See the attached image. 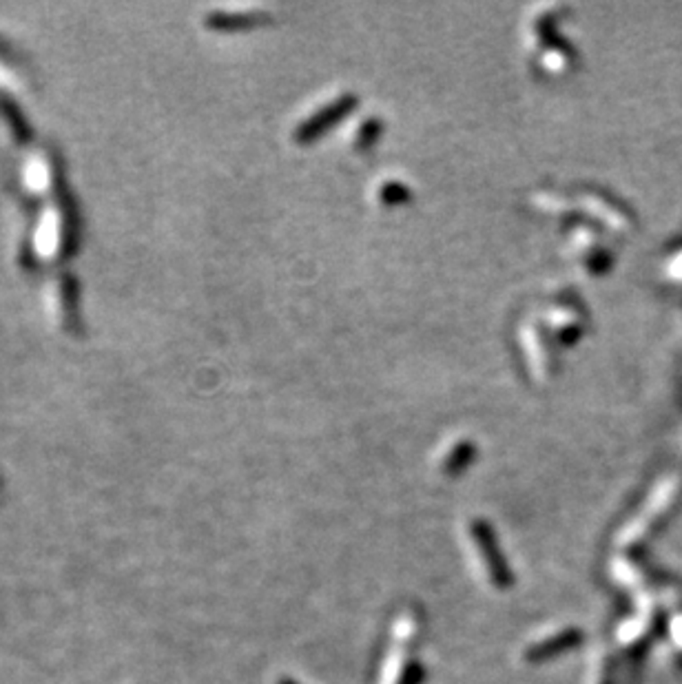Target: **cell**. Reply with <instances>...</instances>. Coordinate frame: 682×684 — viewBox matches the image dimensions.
<instances>
[{
	"instance_id": "1",
	"label": "cell",
	"mask_w": 682,
	"mask_h": 684,
	"mask_svg": "<svg viewBox=\"0 0 682 684\" xmlns=\"http://www.w3.org/2000/svg\"><path fill=\"white\" fill-rule=\"evenodd\" d=\"M417 627L419 621L415 616H403L394 625V645L390 651L386 664H383L382 684H419L424 678V669L417 660L408 663L406 660V645L417 636Z\"/></svg>"
},
{
	"instance_id": "2",
	"label": "cell",
	"mask_w": 682,
	"mask_h": 684,
	"mask_svg": "<svg viewBox=\"0 0 682 684\" xmlns=\"http://www.w3.org/2000/svg\"><path fill=\"white\" fill-rule=\"evenodd\" d=\"M475 543L476 547H479L476 552H479L481 561H484L490 583L494 585L496 589H508L509 585H512V574H509L508 562H505V558L501 556V549L496 547V541L494 536H492L487 525H476Z\"/></svg>"
},
{
	"instance_id": "3",
	"label": "cell",
	"mask_w": 682,
	"mask_h": 684,
	"mask_svg": "<svg viewBox=\"0 0 682 684\" xmlns=\"http://www.w3.org/2000/svg\"><path fill=\"white\" fill-rule=\"evenodd\" d=\"M581 642H583L581 631L569 627V629L559 631V634L547 636L545 640L535 642V645L526 651V660H530V663H543V660H550L554 658V655H560L565 654V651L574 649V646H578Z\"/></svg>"
},
{
	"instance_id": "4",
	"label": "cell",
	"mask_w": 682,
	"mask_h": 684,
	"mask_svg": "<svg viewBox=\"0 0 682 684\" xmlns=\"http://www.w3.org/2000/svg\"><path fill=\"white\" fill-rule=\"evenodd\" d=\"M280 684H297V682H292V680H282Z\"/></svg>"
}]
</instances>
